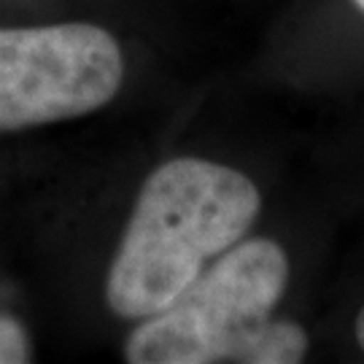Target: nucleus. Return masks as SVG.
<instances>
[{
    "label": "nucleus",
    "instance_id": "nucleus-1",
    "mask_svg": "<svg viewBox=\"0 0 364 364\" xmlns=\"http://www.w3.org/2000/svg\"><path fill=\"white\" fill-rule=\"evenodd\" d=\"M262 208L257 183L240 170L178 156L146 178L105 281L119 318L165 311L248 232Z\"/></svg>",
    "mask_w": 364,
    "mask_h": 364
},
{
    "label": "nucleus",
    "instance_id": "nucleus-2",
    "mask_svg": "<svg viewBox=\"0 0 364 364\" xmlns=\"http://www.w3.org/2000/svg\"><path fill=\"white\" fill-rule=\"evenodd\" d=\"M289 281L275 240L235 243L165 311L144 318L124 343L130 364H294L308 353L297 321L273 318Z\"/></svg>",
    "mask_w": 364,
    "mask_h": 364
},
{
    "label": "nucleus",
    "instance_id": "nucleus-3",
    "mask_svg": "<svg viewBox=\"0 0 364 364\" xmlns=\"http://www.w3.org/2000/svg\"><path fill=\"white\" fill-rule=\"evenodd\" d=\"M124 57L97 25L0 27V132L92 114L114 100Z\"/></svg>",
    "mask_w": 364,
    "mask_h": 364
},
{
    "label": "nucleus",
    "instance_id": "nucleus-4",
    "mask_svg": "<svg viewBox=\"0 0 364 364\" xmlns=\"http://www.w3.org/2000/svg\"><path fill=\"white\" fill-rule=\"evenodd\" d=\"M33 359L25 326L0 313V364H25Z\"/></svg>",
    "mask_w": 364,
    "mask_h": 364
},
{
    "label": "nucleus",
    "instance_id": "nucleus-5",
    "mask_svg": "<svg viewBox=\"0 0 364 364\" xmlns=\"http://www.w3.org/2000/svg\"><path fill=\"white\" fill-rule=\"evenodd\" d=\"M356 340H359V346H362V351H364V308L359 311V316H356Z\"/></svg>",
    "mask_w": 364,
    "mask_h": 364
},
{
    "label": "nucleus",
    "instance_id": "nucleus-6",
    "mask_svg": "<svg viewBox=\"0 0 364 364\" xmlns=\"http://www.w3.org/2000/svg\"><path fill=\"white\" fill-rule=\"evenodd\" d=\"M353 3H356V9H359V11L364 14V0H353Z\"/></svg>",
    "mask_w": 364,
    "mask_h": 364
}]
</instances>
